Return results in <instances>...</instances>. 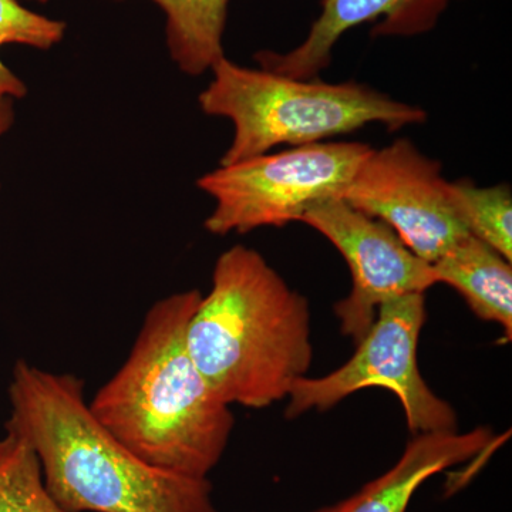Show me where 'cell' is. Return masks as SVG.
I'll return each mask as SVG.
<instances>
[{
	"mask_svg": "<svg viewBox=\"0 0 512 512\" xmlns=\"http://www.w3.org/2000/svg\"><path fill=\"white\" fill-rule=\"evenodd\" d=\"M5 430L23 437L42 464L47 490L67 512H220L207 478L151 466L90 412L86 386L18 360Z\"/></svg>",
	"mask_w": 512,
	"mask_h": 512,
	"instance_id": "1",
	"label": "cell"
},
{
	"mask_svg": "<svg viewBox=\"0 0 512 512\" xmlns=\"http://www.w3.org/2000/svg\"><path fill=\"white\" fill-rule=\"evenodd\" d=\"M201 296L190 289L154 303L127 359L89 407L104 429L151 466L207 478L227 450L235 417L188 353L185 332Z\"/></svg>",
	"mask_w": 512,
	"mask_h": 512,
	"instance_id": "2",
	"label": "cell"
},
{
	"mask_svg": "<svg viewBox=\"0 0 512 512\" xmlns=\"http://www.w3.org/2000/svg\"><path fill=\"white\" fill-rule=\"evenodd\" d=\"M308 299L256 249L222 252L185 332L188 353L222 403L265 409L288 399L313 360Z\"/></svg>",
	"mask_w": 512,
	"mask_h": 512,
	"instance_id": "3",
	"label": "cell"
},
{
	"mask_svg": "<svg viewBox=\"0 0 512 512\" xmlns=\"http://www.w3.org/2000/svg\"><path fill=\"white\" fill-rule=\"evenodd\" d=\"M198 97L208 116L234 124V138L220 165L268 154L274 147H299L349 134L367 124L396 131L424 123L420 107L394 100L356 82L325 83L251 69L222 57Z\"/></svg>",
	"mask_w": 512,
	"mask_h": 512,
	"instance_id": "4",
	"label": "cell"
},
{
	"mask_svg": "<svg viewBox=\"0 0 512 512\" xmlns=\"http://www.w3.org/2000/svg\"><path fill=\"white\" fill-rule=\"evenodd\" d=\"M370 151L363 143H313L220 165L197 180L215 201L204 227L228 235L299 222L318 202L342 198Z\"/></svg>",
	"mask_w": 512,
	"mask_h": 512,
	"instance_id": "5",
	"label": "cell"
},
{
	"mask_svg": "<svg viewBox=\"0 0 512 512\" xmlns=\"http://www.w3.org/2000/svg\"><path fill=\"white\" fill-rule=\"evenodd\" d=\"M424 295L412 293L383 303L345 365L325 376L296 380L286 419L328 412L353 393L379 387L397 397L413 434L457 430L453 407L430 389L419 369L417 349L427 319Z\"/></svg>",
	"mask_w": 512,
	"mask_h": 512,
	"instance_id": "6",
	"label": "cell"
},
{
	"mask_svg": "<svg viewBox=\"0 0 512 512\" xmlns=\"http://www.w3.org/2000/svg\"><path fill=\"white\" fill-rule=\"evenodd\" d=\"M342 200L389 225L429 264L470 235L454 211L441 164L406 138L372 148Z\"/></svg>",
	"mask_w": 512,
	"mask_h": 512,
	"instance_id": "7",
	"label": "cell"
},
{
	"mask_svg": "<svg viewBox=\"0 0 512 512\" xmlns=\"http://www.w3.org/2000/svg\"><path fill=\"white\" fill-rule=\"evenodd\" d=\"M303 224L329 239L345 258L352 291L336 303L343 335L359 342L383 303L426 293L437 285L433 266L404 245L389 225L350 207L342 198L318 202L302 215Z\"/></svg>",
	"mask_w": 512,
	"mask_h": 512,
	"instance_id": "8",
	"label": "cell"
},
{
	"mask_svg": "<svg viewBox=\"0 0 512 512\" xmlns=\"http://www.w3.org/2000/svg\"><path fill=\"white\" fill-rule=\"evenodd\" d=\"M451 0H322V12L301 45L288 53H256L255 60L268 72L318 79L328 69L332 50L348 30L377 22L375 37H413L429 33Z\"/></svg>",
	"mask_w": 512,
	"mask_h": 512,
	"instance_id": "9",
	"label": "cell"
},
{
	"mask_svg": "<svg viewBox=\"0 0 512 512\" xmlns=\"http://www.w3.org/2000/svg\"><path fill=\"white\" fill-rule=\"evenodd\" d=\"M493 443L484 427L467 433L457 430L414 434L402 457L387 473L357 491L350 512H406L424 481L441 471L480 456Z\"/></svg>",
	"mask_w": 512,
	"mask_h": 512,
	"instance_id": "10",
	"label": "cell"
},
{
	"mask_svg": "<svg viewBox=\"0 0 512 512\" xmlns=\"http://www.w3.org/2000/svg\"><path fill=\"white\" fill-rule=\"evenodd\" d=\"M431 266L437 284L456 289L478 318L500 325L505 340L510 342L512 268L508 259L490 245L468 235Z\"/></svg>",
	"mask_w": 512,
	"mask_h": 512,
	"instance_id": "11",
	"label": "cell"
},
{
	"mask_svg": "<svg viewBox=\"0 0 512 512\" xmlns=\"http://www.w3.org/2000/svg\"><path fill=\"white\" fill-rule=\"evenodd\" d=\"M165 15V39L181 72L200 76L225 56L229 0H151Z\"/></svg>",
	"mask_w": 512,
	"mask_h": 512,
	"instance_id": "12",
	"label": "cell"
},
{
	"mask_svg": "<svg viewBox=\"0 0 512 512\" xmlns=\"http://www.w3.org/2000/svg\"><path fill=\"white\" fill-rule=\"evenodd\" d=\"M458 220L484 244L512 261V195L507 184L477 187L473 181H448Z\"/></svg>",
	"mask_w": 512,
	"mask_h": 512,
	"instance_id": "13",
	"label": "cell"
},
{
	"mask_svg": "<svg viewBox=\"0 0 512 512\" xmlns=\"http://www.w3.org/2000/svg\"><path fill=\"white\" fill-rule=\"evenodd\" d=\"M0 512H67L47 490L36 451L6 430L0 437Z\"/></svg>",
	"mask_w": 512,
	"mask_h": 512,
	"instance_id": "14",
	"label": "cell"
},
{
	"mask_svg": "<svg viewBox=\"0 0 512 512\" xmlns=\"http://www.w3.org/2000/svg\"><path fill=\"white\" fill-rule=\"evenodd\" d=\"M66 23L39 15L20 5L18 0H0V49L5 45H22L49 50L62 42ZM26 84L0 59V97L22 99Z\"/></svg>",
	"mask_w": 512,
	"mask_h": 512,
	"instance_id": "15",
	"label": "cell"
},
{
	"mask_svg": "<svg viewBox=\"0 0 512 512\" xmlns=\"http://www.w3.org/2000/svg\"><path fill=\"white\" fill-rule=\"evenodd\" d=\"M10 97H0V140L15 123V104Z\"/></svg>",
	"mask_w": 512,
	"mask_h": 512,
	"instance_id": "16",
	"label": "cell"
},
{
	"mask_svg": "<svg viewBox=\"0 0 512 512\" xmlns=\"http://www.w3.org/2000/svg\"><path fill=\"white\" fill-rule=\"evenodd\" d=\"M357 493L352 497L346 498V500L340 501L338 504L328 505V507L319 508L315 512H350L353 505L356 504Z\"/></svg>",
	"mask_w": 512,
	"mask_h": 512,
	"instance_id": "17",
	"label": "cell"
},
{
	"mask_svg": "<svg viewBox=\"0 0 512 512\" xmlns=\"http://www.w3.org/2000/svg\"><path fill=\"white\" fill-rule=\"evenodd\" d=\"M33 2L47 3L49 0H33Z\"/></svg>",
	"mask_w": 512,
	"mask_h": 512,
	"instance_id": "18",
	"label": "cell"
}]
</instances>
